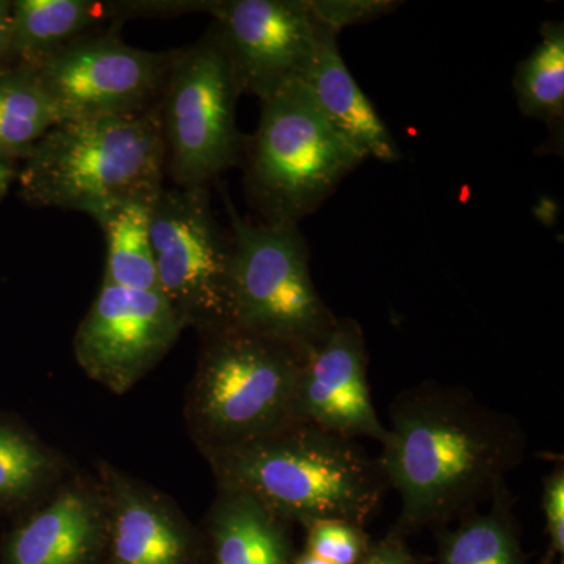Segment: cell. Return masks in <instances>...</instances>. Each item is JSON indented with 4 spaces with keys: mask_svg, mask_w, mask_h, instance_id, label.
I'll return each instance as SVG.
<instances>
[{
    "mask_svg": "<svg viewBox=\"0 0 564 564\" xmlns=\"http://www.w3.org/2000/svg\"><path fill=\"white\" fill-rule=\"evenodd\" d=\"M240 96L214 25L195 44L177 50L159 101L165 176L174 187H209L239 165L245 148L236 118Z\"/></svg>",
    "mask_w": 564,
    "mask_h": 564,
    "instance_id": "52a82bcc",
    "label": "cell"
},
{
    "mask_svg": "<svg viewBox=\"0 0 564 564\" xmlns=\"http://www.w3.org/2000/svg\"><path fill=\"white\" fill-rule=\"evenodd\" d=\"M159 292L184 328L229 326L234 242L212 209L209 187L165 188L151 214Z\"/></svg>",
    "mask_w": 564,
    "mask_h": 564,
    "instance_id": "ba28073f",
    "label": "cell"
},
{
    "mask_svg": "<svg viewBox=\"0 0 564 564\" xmlns=\"http://www.w3.org/2000/svg\"><path fill=\"white\" fill-rule=\"evenodd\" d=\"M102 496L115 564H184L187 527L158 492L102 467Z\"/></svg>",
    "mask_w": 564,
    "mask_h": 564,
    "instance_id": "5bb4252c",
    "label": "cell"
},
{
    "mask_svg": "<svg viewBox=\"0 0 564 564\" xmlns=\"http://www.w3.org/2000/svg\"><path fill=\"white\" fill-rule=\"evenodd\" d=\"M543 507L545 530H547L549 545L555 555L564 552V466L563 462L556 464L552 473L544 478Z\"/></svg>",
    "mask_w": 564,
    "mask_h": 564,
    "instance_id": "cb8c5ba5",
    "label": "cell"
},
{
    "mask_svg": "<svg viewBox=\"0 0 564 564\" xmlns=\"http://www.w3.org/2000/svg\"><path fill=\"white\" fill-rule=\"evenodd\" d=\"M386 429L378 462L400 496L392 532L403 538L480 510L525 459L521 422L463 386L423 381L404 389Z\"/></svg>",
    "mask_w": 564,
    "mask_h": 564,
    "instance_id": "6da1fadb",
    "label": "cell"
},
{
    "mask_svg": "<svg viewBox=\"0 0 564 564\" xmlns=\"http://www.w3.org/2000/svg\"><path fill=\"white\" fill-rule=\"evenodd\" d=\"M293 564H334V563L329 562V560L322 558V556L311 554V552H307L306 549H304L303 554L300 555L299 558H296L295 563H293Z\"/></svg>",
    "mask_w": 564,
    "mask_h": 564,
    "instance_id": "83f0119b",
    "label": "cell"
},
{
    "mask_svg": "<svg viewBox=\"0 0 564 564\" xmlns=\"http://www.w3.org/2000/svg\"><path fill=\"white\" fill-rule=\"evenodd\" d=\"M399 6V2L391 0H310L314 17L337 33L347 25L384 17Z\"/></svg>",
    "mask_w": 564,
    "mask_h": 564,
    "instance_id": "603a6c76",
    "label": "cell"
},
{
    "mask_svg": "<svg viewBox=\"0 0 564 564\" xmlns=\"http://www.w3.org/2000/svg\"><path fill=\"white\" fill-rule=\"evenodd\" d=\"M152 13V0H13L6 66L32 68L82 36Z\"/></svg>",
    "mask_w": 564,
    "mask_h": 564,
    "instance_id": "4fadbf2b",
    "label": "cell"
},
{
    "mask_svg": "<svg viewBox=\"0 0 564 564\" xmlns=\"http://www.w3.org/2000/svg\"><path fill=\"white\" fill-rule=\"evenodd\" d=\"M109 28L74 41L32 66L61 121L121 117L161 101L177 50L133 47Z\"/></svg>",
    "mask_w": 564,
    "mask_h": 564,
    "instance_id": "9c48e42d",
    "label": "cell"
},
{
    "mask_svg": "<svg viewBox=\"0 0 564 564\" xmlns=\"http://www.w3.org/2000/svg\"><path fill=\"white\" fill-rule=\"evenodd\" d=\"M207 459L218 488L250 494L284 521L304 527L325 519L364 525L389 489L380 462L358 441L307 422Z\"/></svg>",
    "mask_w": 564,
    "mask_h": 564,
    "instance_id": "7a4b0ae2",
    "label": "cell"
},
{
    "mask_svg": "<svg viewBox=\"0 0 564 564\" xmlns=\"http://www.w3.org/2000/svg\"><path fill=\"white\" fill-rule=\"evenodd\" d=\"M203 339L185 415L206 458L296 422L306 351L236 326Z\"/></svg>",
    "mask_w": 564,
    "mask_h": 564,
    "instance_id": "277c9868",
    "label": "cell"
},
{
    "mask_svg": "<svg viewBox=\"0 0 564 564\" xmlns=\"http://www.w3.org/2000/svg\"><path fill=\"white\" fill-rule=\"evenodd\" d=\"M155 198L158 196L129 199L95 218L107 243L102 284L159 292L151 240V214Z\"/></svg>",
    "mask_w": 564,
    "mask_h": 564,
    "instance_id": "d6986e66",
    "label": "cell"
},
{
    "mask_svg": "<svg viewBox=\"0 0 564 564\" xmlns=\"http://www.w3.org/2000/svg\"><path fill=\"white\" fill-rule=\"evenodd\" d=\"M441 564H527L508 484L500 485L488 510L470 511L456 529H437Z\"/></svg>",
    "mask_w": 564,
    "mask_h": 564,
    "instance_id": "ac0fdd59",
    "label": "cell"
},
{
    "mask_svg": "<svg viewBox=\"0 0 564 564\" xmlns=\"http://www.w3.org/2000/svg\"><path fill=\"white\" fill-rule=\"evenodd\" d=\"M159 292L102 284L74 337V355L96 383L122 395L169 355L184 332Z\"/></svg>",
    "mask_w": 564,
    "mask_h": 564,
    "instance_id": "8fae6325",
    "label": "cell"
},
{
    "mask_svg": "<svg viewBox=\"0 0 564 564\" xmlns=\"http://www.w3.org/2000/svg\"><path fill=\"white\" fill-rule=\"evenodd\" d=\"M296 422L348 440L384 443L388 429L373 404L366 336L355 318L337 317L325 339L306 351Z\"/></svg>",
    "mask_w": 564,
    "mask_h": 564,
    "instance_id": "7c38bea8",
    "label": "cell"
},
{
    "mask_svg": "<svg viewBox=\"0 0 564 564\" xmlns=\"http://www.w3.org/2000/svg\"><path fill=\"white\" fill-rule=\"evenodd\" d=\"M106 521L102 491L66 486L11 532L3 564H85L98 547Z\"/></svg>",
    "mask_w": 564,
    "mask_h": 564,
    "instance_id": "9a60e30c",
    "label": "cell"
},
{
    "mask_svg": "<svg viewBox=\"0 0 564 564\" xmlns=\"http://www.w3.org/2000/svg\"><path fill=\"white\" fill-rule=\"evenodd\" d=\"M337 35L321 22L313 62L300 82L323 117L364 158L397 162L402 155L399 144L345 65Z\"/></svg>",
    "mask_w": 564,
    "mask_h": 564,
    "instance_id": "2e32d148",
    "label": "cell"
},
{
    "mask_svg": "<svg viewBox=\"0 0 564 564\" xmlns=\"http://www.w3.org/2000/svg\"><path fill=\"white\" fill-rule=\"evenodd\" d=\"M18 181L25 202L96 217L165 181L161 102L121 117L65 120L24 159Z\"/></svg>",
    "mask_w": 564,
    "mask_h": 564,
    "instance_id": "3957f363",
    "label": "cell"
},
{
    "mask_svg": "<svg viewBox=\"0 0 564 564\" xmlns=\"http://www.w3.org/2000/svg\"><path fill=\"white\" fill-rule=\"evenodd\" d=\"M61 122L50 96L32 69L0 68V159L24 161L29 152Z\"/></svg>",
    "mask_w": 564,
    "mask_h": 564,
    "instance_id": "ffe728a7",
    "label": "cell"
},
{
    "mask_svg": "<svg viewBox=\"0 0 564 564\" xmlns=\"http://www.w3.org/2000/svg\"><path fill=\"white\" fill-rule=\"evenodd\" d=\"M225 202L234 242L229 326L311 350L337 317L315 289L300 225L248 221Z\"/></svg>",
    "mask_w": 564,
    "mask_h": 564,
    "instance_id": "8992f818",
    "label": "cell"
},
{
    "mask_svg": "<svg viewBox=\"0 0 564 564\" xmlns=\"http://www.w3.org/2000/svg\"><path fill=\"white\" fill-rule=\"evenodd\" d=\"M57 458L21 423L0 414V508L28 502L50 485Z\"/></svg>",
    "mask_w": 564,
    "mask_h": 564,
    "instance_id": "7402d4cb",
    "label": "cell"
},
{
    "mask_svg": "<svg viewBox=\"0 0 564 564\" xmlns=\"http://www.w3.org/2000/svg\"><path fill=\"white\" fill-rule=\"evenodd\" d=\"M11 6V0H0V68L6 66L9 54Z\"/></svg>",
    "mask_w": 564,
    "mask_h": 564,
    "instance_id": "484cf974",
    "label": "cell"
},
{
    "mask_svg": "<svg viewBox=\"0 0 564 564\" xmlns=\"http://www.w3.org/2000/svg\"><path fill=\"white\" fill-rule=\"evenodd\" d=\"M288 524L250 494L218 488L209 518L215 564H291Z\"/></svg>",
    "mask_w": 564,
    "mask_h": 564,
    "instance_id": "e0dca14e",
    "label": "cell"
},
{
    "mask_svg": "<svg viewBox=\"0 0 564 564\" xmlns=\"http://www.w3.org/2000/svg\"><path fill=\"white\" fill-rule=\"evenodd\" d=\"M245 191L263 223L300 225L366 158L323 117L302 82L261 101L245 140Z\"/></svg>",
    "mask_w": 564,
    "mask_h": 564,
    "instance_id": "5b68a950",
    "label": "cell"
},
{
    "mask_svg": "<svg viewBox=\"0 0 564 564\" xmlns=\"http://www.w3.org/2000/svg\"><path fill=\"white\" fill-rule=\"evenodd\" d=\"M516 101L525 117L547 122L563 131L564 24L544 22L541 41L522 61L514 76Z\"/></svg>",
    "mask_w": 564,
    "mask_h": 564,
    "instance_id": "44dd1931",
    "label": "cell"
},
{
    "mask_svg": "<svg viewBox=\"0 0 564 564\" xmlns=\"http://www.w3.org/2000/svg\"><path fill=\"white\" fill-rule=\"evenodd\" d=\"M14 177H18V173L14 172L11 163L0 159V199H2L3 196H6V193L9 192L11 182H13Z\"/></svg>",
    "mask_w": 564,
    "mask_h": 564,
    "instance_id": "4316f807",
    "label": "cell"
},
{
    "mask_svg": "<svg viewBox=\"0 0 564 564\" xmlns=\"http://www.w3.org/2000/svg\"><path fill=\"white\" fill-rule=\"evenodd\" d=\"M206 13L242 95L263 101L313 62L321 22L310 0H207Z\"/></svg>",
    "mask_w": 564,
    "mask_h": 564,
    "instance_id": "30bf717a",
    "label": "cell"
},
{
    "mask_svg": "<svg viewBox=\"0 0 564 564\" xmlns=\"http://www.w3.org/2000/svg\"><path fill=\"white\" fill-rule=\"evenodd\" d=\"M359 564H417L404 538L397 533H389L380 543L370 545L369 552Z\"/></svg>",
    "mask_w": 564,
    "mask_h": 564,
    "instance_id": "d4e9b609",
    "label": "cell"
}]
</instances>
